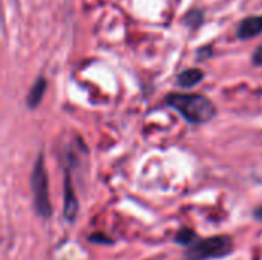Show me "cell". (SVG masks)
Wrapping results in <instances>:
<instances>
[{
	"label": "cell",
	"instance_id": "obj_1",
	"mask_svg": "<svg viewBox=\"0 0 262 260\" xmlns=\"http://www.w3.org/2000/svg\"><path fill=\"white\" fill-rule=\"evenodd\" d=\"M164 103L167 107L178 112L189 124L195 126L207 124L218 115L215 103L201 93L172 92L166 95Z\"/></svg>",
	"mask_w": 262,
	"mask_h": 260
},
{
	"label": "cell",
	"instance_id": "obj_8",
	"mask_svg": "<svg viewBox=\"0 0 262 260\" xmlns=\"http://www.w3.org/2000/svg\"><path fill=\"white\" fill-rule=\"evenodd\" d=\"M198 239H200L198 234H196L192 228H189V227L180 228V230L175 233V238H173V241H175L178 245L186 247V248H189V247H190L192 244H195Z\"/></svg>",
	"mask_w": 262,
	"mask_h": 260
},
{
	"label": "cell",
	"instance_id": "obj_5",
	"mask_svg": "<svg viewBox=\"0 0 262 260\" xmlns=\"http://www.w3.org/2000/svg\"><path fill=\"white\" fill-rule=\"evenodd\" d=\"M262 34V15H250L239 21L236 37L239 40H250Z\"/></svg>",
	"mask_w": 262,
	"mask_h": 260
},
{
	"label": "cell",
	"instance_id": "obj_10",
	"mask_svg": "<svg viewBox=\"0 0 262 260\" xmlns=\"http://www.w3.org/2000/svg\"><path fill=\"white\" fill-rule=\"evenodd\" d=\"M88 241L91 244H95V245H114V239L104 233H92Z\"/></svg>",
	"mask_w": 262,
	"mask_h": 260
},
{
	"label": "cell",
	"instance_id": "obj_6",
	"mask_svg": "<svg viewBox=\"0 0 262 260\" xmlns=\"http://www.w3.org/2000/svg\"><path fill=\"white\" fill-rule=\"evenodd\" d=\"M206 74L204 70H201L200 67H189V69H184L181 70L178 75H177V84L180 87H184V89H190L196 84H200L203 80H204Z\"/></svg>",
	"mask_w": 262,
	"mask_h": 260
},
{
	"label": "cell",
	"instance_id": "obj_4",
	"mask_svg": "<svg viewBox=\"0 0 262 260\" xmlns=\"http://www.w3.org/2000/svg\"><path fill=\"white\" fill-rule=\"evenodd\" d=\"M78 210H80V204H78V198L75 193V187L71 178L69 170H64V176H63V218L68 224H74L77 216H78Z\"/></svg>",
	"mask_w": 262,
	"mask_h": 260
},
{
	"label": "cell",
	"instance_id": "obj_12",
	"mask_svg": "<svg viewBox=\"0 0 262 260\" xmlns=\"http://www.w3.org/2000/svg\"><path fill=\"white\" fill-rule=\"evenodd\" d=\"M252 60L256 66H262V44L258 46L255 51H253V55H252Z\"/></svg>",
	"mask_w": 262,
	"mask_h": 260
},
{
	"label": "cell",
	"instance_id": "obj_11",
	"mask_svg": "<svg viewBox=\"0 0 262 260\" xmlns=\"http://www.w3.org/2000/svg\"><path fill=\"white\" fill-rule=\"evenodd\" d=\"M212 55V46H203L196 51V57L198 60H204V58H209Z\"/></svg>",
	"mask_w": 262,
	"mask_h": 260
},
{
	"label": "cell",
	"instance_id": "obj_7",
	"mask_svg": "<svg viewBox=\"0 0 262 260\" xmlns=\"http://www.w3.org/2000/svg\"><path fill=\"white\" fill-rule=\"evenodd\" d=\"M46 87H48V81H46L45 77H38L34 81L32 87L29 89V92L26 95V106H28V109L32 110V109H37L40 106V103H41V100L45 97Z\"/></svg>",
	"mask_w": 262,
	"mask_h": 260
},
{
	"label": "cell",
	"instance_id": "obj_9",
	"mask_svg": "<svg viewBox=\"0 0 262 260\" xmlns=\"http://www.w3.org/2000/svg\"><path fill=\"white\" fill-rule=\"evenodd\" d=\"M183 21H184V25L186 26H189L190 29H195V28H198V26H201L203 25V21H204V12L201 11V9H190L184 17H183Z\"/></svg>",
	"mask_w": 262,
	"mask_h": 260
},
{
	"label": "cell",
	"instance_id": "obj_3",
	"mask_svg": "<svg viewBox=\"0 0 262 260\" xmlns=\"http://www.w3.org/2000/svg\"><path fill=\"white\" fill-rule=\"evenodd\" d=\"M233 251V241L230 236L218 234L206 239H198L184 250L183 260H215L223 259Z\"/></svg>",
	"mask_w": 262,
	"mask_h": 260
},
{
	"label": "cell",
	"instance_id": "obj_2",
	"mask_svg": "<svg viewBox=\"0 0 262 260\" xmlns=\"http://www.w3.org/2000/svg\"><path fill=\"white\" fill-rule=\"evenodd\" d=\"M31 195H32V204L35 213L41 219H49L52 216V204L49 198V182H48V173L45 169V156L43 153H38L35 158L32 173H31Z\"/></svg>",
	"mask_w": 262,
	"mask_h": 260
},
{
	"label": "cell",
	"instance_id": "obj_13",
	"mask_svg": "<svg viewBox=\"0 0 262 260\" xmlns=\"http://www.w3.org/2000/svg\"><path fill=\"white\" fill-rule=\"evenodd\" d=\"M253 218H255L256 221L262 222V205L261 207H258V208H255V211H253Z\"/></svg>",
	"mask_w": 262,
	"mask_h": 260
}]
</instances>
